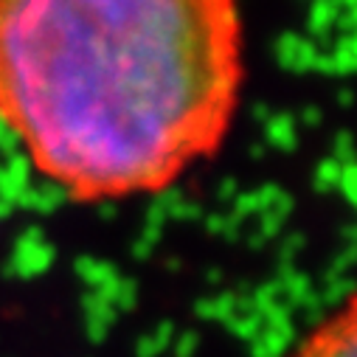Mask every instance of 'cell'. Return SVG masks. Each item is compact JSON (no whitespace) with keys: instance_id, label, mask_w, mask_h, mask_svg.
I'll list each match as a JSON object with an SVG mask.
<instances>
[{"instance_id":"obj_2","label":"cell","mask_w":357,"mask_h":357,"mask_svg":"<svg viewBox=\"0 0 357 357\" xmlns=\"http://www.w3.org/2000/svg\"><path fill=\"white\" fill-rule=\"evenodd\" d=\"M284 357H357V290L321 318Z\"/></svg>"},{"instance_id":"obj_1","label":"cell","mask_w":357,"mask_h":357,"mask_svg":"<svg viewBox=\"0 0 357 357\" xmlns=\"http://www.w3.org/2000/svg\"><path fill=\"white\" fill-rule=\"evenodd\" d=\"M239 0H0V124L70 200L160 195L242 105Z\"/></svg>"}]
</instances>
